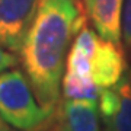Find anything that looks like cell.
<instances>
[{
  "instance_id": "6da1fadb",
  "label": "cell",
  "mask_w": 131,
  "mask_h": 131,
  "mask_svg": "<svg viewBox=\"0 0 131 131\" xmlns=\"http://www.w3.org/2000/svg\"><path fill=\"white\" fill-rule=\"evenodd\" d=\"M88 22L82 0H38L19 60L39 105L51 112L61 98L69 50Z\"/></svg>"
},
{
  "instance_id": "7a4b0ae2",
  "label": "cell",
  "mask_w": 131,
  "mask_h": 131,
  "mask_svg": "<svg viewBox=\"0 0 131 131\" xmlns=\"http://www.w3.org/2000/svg\"><path fill=\"white\" fill-rule=\"evenodd\" d=\"M51 114L39 105L24 70L0 73V117L7 125L19 131H39Z\"/></svg>"
},
{
  "instance_id": "3957f363",
  "label": "cell",
  "mask_w": 131,
  "mask_h": 131,
  "mask_svg": "<svg viewBox=\"0 0 131 131\" xmlns=\"http://www.w3.org/2000/svg\"><path fill=\"white\" fill-rule=\"evenodd\" d=\"M98 99L60 98L51 117L39 131H101Z\"/></svg>"
},
{
  "instance_id": "277c9868",
  "label": "cell",
  "mask_w": 131,
  "mask_h": 131,
  "mask_svg": "<svg viewBox=\"0 0 131 131\" xmlns=\"http://www.w3.org/2000/svg\"><path fill=\"white\" fill-rule=\"evenodd\" d=\"M98 103L106 131H131V64L114 86L99 92Z\"/></svg>"
},
{
  "instance_id": "5b68a950",
  "label": "cell",
  "mask_w": 131,
  "mask_h": 131,
  "mask_svg": "<svg viewBox=\"0 0 131 131\" xmlns=\"http://www.w3.org/2000/svg\"><path fill=\"white\" fill-rule=\"evenodd\" d=\"M38 0H0V45L12 52L22 48Z\"/></svg>"
},
{
  "instance_id": "8992f818",
  "label": "cell",
  "mask_w": 131,
  "mask_h": 131,
  "mask_svg": "<svg viewBox=\"0 0 131 131\" xmlns=\"http://www.w3.org/2000/svg\"><path fill=\"white\" fill-rule=\"evenodd\" d=\"M90 64L92 79L101 90L114 86L130 66L124 44L105 39L101 35L90 56Z\"/></svg>"
},
{
  "instance_id": "52a82bcc",
  "label": "cell",
  "mask_w": 131,
  "mask_h": 131,
  "mask_svg": "<svg viewBox=\"0 0 131 131\" xmlns=\"http://www.w3.org/2000/svg\"><path fill=\"white\" fill-rule=\"evenodd\" d=\"M93 29L105 39L122 42V15L125 0H82Z\"/></svg>"
},
{
  "instance_id": "ba28073f",
  "label": "cell",
  "mask_w": 131,
  "mask_h": 131,
  "mask_svg": "<svg viewBox=\"0 0 131 131\" xmlns=\"http://www.w3.org/2000/svg\"><path fill=\"white\" fill-rule=\"evenodd\" d=\"M99 89L92 77H83V76L71 74L64 71L61 79V95L63 98L70 99H98Z\"/></svg>"
},
{
  "instance_id": "9c48e42d",
  "label": "cell",
  "mask_w": 131,
  "mask_h": 131,
  "mask_svg": "<svg viewBox=\"0 0 131 131\" xmlns=\"http://www.w3.org/2000/svg\"><path fill=\"white\" fill-rule=\"evenodd\" d=\"M122 44L127 54L131 56V0H125L122 15Z\"/></svg>"
},
{
  "instance_id": "30bf717a",
  "label": "cell",
  "mask_w": 131,
  "mask_h": 131,
  "mask_svg": "<svg viewBox=\"0 0 131 131\" xmlns=\"http://www.w3.org/2000/svg\"><path fill=\"white\" fill-rule=\"evenodd\" d=\"M18 64H20L18 54L9 51L0 45V73L9 70V69H15Z\"/></svg>"
},
{
  "instance_id": "8fae6325",
  "label": "cell",
  "mask_w": 131,
  "mask_h": 131,
  "mask_svg": "<svg viewBox=\"0 0 131 131\" xmlns=\"http://www.w3.org/2000/svg\"><path fill=\"white\" fill-rule=\"evenodd\" d=\"M5 130H10V128H9V125L3 121V118L0 117V131H5Z\"/></svg>"
},
{
  "instance_id": "7c38bea8",
  "label": "cell",
  "mask_w": 131,
  "mask_h": 131,
  "mask_svg": "<svg viewBox=\"0 0 131 131\" xmlns=\"http://www.w3.org/2000/svg\"><path fill=\"white\" fill-rule=\"evenodd\" d=\"M5 131H13V130H5Z\"/></svg>"
},
{
  "instance_id": "4fadbf2b",
  "label": "cell",
  "mask_w": 131,
  "mask_h": 131,
  "mask_svg": "<svg viewBox=\"0 0 131 131\" xmlns=\"http://www.w3.org/2000/svg\"><path fill=\"white\" fill-rule=\"evenodd\" d=\"M103 131H106V130H103Z\"/></svg>"
}]
</instances>
